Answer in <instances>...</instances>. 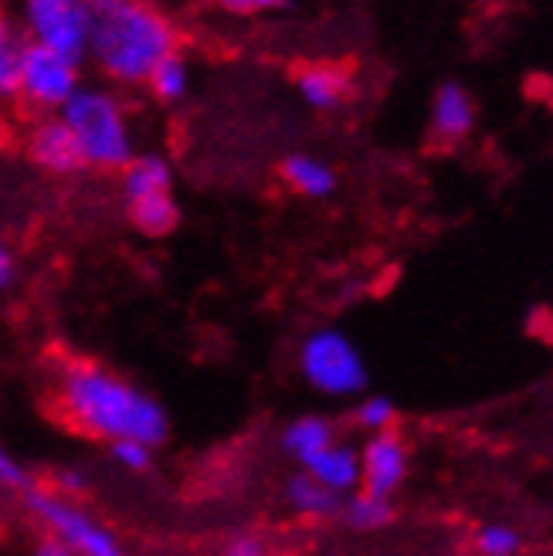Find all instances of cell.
<instances>
[{"mask_svg": "<svg viewBox=\"0 0 553 556\" xmlns=\"http://www.w3.org/2000/svg\"><path fill=\"white\" fill-rule=\"evenodd\" d=\"M275 8H282L279 0H225V4H221V11H228V14H262Z\"/></svg>", "mask_w": 553, "mask_h": 556, "instance_id": "28", "label": "cell"}, {"mask_svg": "<svg viewBox=\"0 0 553 556\" xmlns=\"http://www.w3.org/2000/svg\"><path fill=\"white\" fill-rule=\"evenodd\" d=\"M120 184H123L126 204L143 201V198H160V193H174V163L153 150L136 153L120 170Z\"/></svg>", "mask_w": 553, "mask_h": 556, "instance_id": "12", "label": "cell"}, {"mask_svg": "<svg viewBox=\"0 0 553 556\" xmlns=\"http://www.w3.org/2000/svg\"><path fill=\"white\" fill-rule=\"evenodd\" d=\"M147 89L160 105H177V102H184L190 96V65H187V59L180 51L171 54V59H163L150 72Z\"/></svg>", "mask_w": 553, "mask_h": 556, "instance_id": "20", "label": "cell"}, {"mask_svg": "<svg viewBox=\"0 0 553 556\" xmlns=\"http://www.w3.org/2000/svg\"><path fill=\"white\" fill-rule=\"evenodd\" d=\"M279 177L292 193H299V198H306V201L334 198L337 184H340L334 166L319 160L316 153H289L279 166Z\"/></svg>", "mask_w": 553, "mask_h": 556, "instance_id": "14", "label": "cell"}, {"mask_svg": "<svg viewBox=\"0 0 553 556\" xmlns=\"http://www.w3.org/2000/svg\"><path fill=\"white\" fill-rule=\"evenodd\" d=\"M221 556H272V546L262 533H235L221 546Z\"/></svg>", "mask_w": 553, "mask_h": 556, "instance_id": "25", "label": "cell"}, {"mask_svg": "<svg viewBox=\"0 0 553 556\" xmlns=\"http://www.w3.org/2000/svg\"><path fill=\"white\" fill-rule=\"evenodd\" d=\"M476 99L468 92L462 81H441L431 96V109H428V129H431V139L438 143H462L465 136H473L476 129Z\"/></svg>", "mask_w": 553, "mask_h": 556, "instance_id": "10", "label": "cell"}, {"mask_svg": "<svg viewBox=\"0 0 553 556\" xmlns=\"http://www.w3.org/2000/svg\"><path fill=\"white\" fill-rule=\"evenodd\" d=\"M59 119L75 136L81 163L92 166V170H123L140 153L129 109L123 96L109 86H86L81 81V89L68 99Z\"/></svg>", "mask_w": 553, "mask_h": 556, "instance_id": "3", "label": "cell"}, {"mask_svg": "<svg viewBox=\"0 0 553 556\" xmlns=\"http://www.w3.org/2000/svg\"><path fill=\"white\" fill-rule=\"evenodd\" d=\"M24 506L38 519L51 543H59L72 556H126L113 526L102 522L92 509L51 489L32 485L24 492Z\"/></svg>", "mask_w": 553, "mask_h": 556, "instance_id": "5", "label": "cell"}, {"mask_svg": "<svg viewBox=\"0 0 553 556\" xmlns=\"http://www.w3.org/2000/svg\"><path fill=\"white\" fill-rule=\"evenodd\" d=\"M361 455V492L394 498L411 476V448L398 431L367 434L356 448Z\"/></svg>", "mask_w": 553, "mask_h": 556, "instance_id": "8", "label": "cell"}, {"mask_svg": "<svg viewBox=\"0 0 553 556\" xmlns=\"http://www.w3.org/2000/svg\"><path fill=\"white\" fill-rule=\"evenodd\" d=\"M24 35L14 17L0 14V102L17 99V78H21V59H24Z\"/></svg>", "mask_w": 553, "mask_h": 556, "instance_id": "19", "label": "cell"}, {"mask_svg": "<svg viewBox=\"0 0 553 556\" xmlns=\"http://www.w3.org/2000/svg\"><path fill=\"white\" fill-rule=\"evenodd\" d=\"M180 51L177 21L147 0H96L86 62L120 89L147 86L150 72Z\"/></svg>", "mask_w": 553, "mask_h": 556, "instance_id": "2", "label": "cell"}, {"mask_svg": "<svg viewBox=\"0 0 553 556\" xmlns=\"http://www.w3.org/2000/svg\"><path fill=\"white\" fill-rule=\"evenodd\" d=\"M337 428L329 417L323 414H302V417H292V421L282 428V452L299 465V468H310L329 444H337Z\"/></svg>", "mask_w": 553, "mask_h": 556, "instance_id": "13", "label": "cell"}, {"mask_svg": "<svg viewBox=\"0 0 553 556\" xmlns=\"http://www.w3.org/2000/svg\"><path fill=\"white\" fill-rule=\"evenodd\" d=\"M8 139V119H4V113H0V143Z\"/></svg>", "mask_w": 553, "mask_h": 556, "instance_id": "30", "label": "cell"}, {"mask_svg": "<svg viewBox=\"0 0 553 556\" xmlns=\"http://www.w3.org/2000/svg\"><path fill=\"white\" fill-rule=\"evenodd\" d=\"M35 482H32V471H27L4 444H0V489H17V492H27Z\"/></svg>", "mask_w": 553, "mask_h": 556, "instance_id": "26", "label": "cell"}, {"mask_svg": "<svg viewBox=\"0 0 553 556\" xmlns=\"http://www.w3.org/2000/svg\"><path fill=\"white\" fill-rule=\"evenodd\" d=\"M343 526L356 536H374V533H384L387 526L394 522L398 509H394V498H380V495H370V492H353L340 503V513Z\"/></svg>", "mask_w": 553, "mask_h": 556, "instance_id": "17", "label": "cell"}, {"mask_svg": "<svg viewBox=\"0 0 553 556\" xmlns=\"http://www.w3.org/2000/svg\"><path fill=\"white\" fill-rule=\"evenodd\" d=\"M353 72L340 62H310L296 72V92L316 113H337L353 99Z\"/></svg>", "mask_w": 553, "mask_h": 556, "instance_id": "11", "label": "cell"}, {"mask_svg": "<svg viewBox=\"0 0 553 556\" xmlns=\"http://www.w3.org/2000/svg\"><path fill=\"white\" fill-rule=\"evenodd\" d=\"M282 498H286V506H289L299 519H310V522H326V519H334V516L340 513V503H343L340 495H334L329 489H323L313 476H306V471H296V476L286 482Z\"/></svg>", "mask_w": 553, "mask_h": 556, "instance_id": "16", "label": "cell"}, {"mask_svg": "<svg viewBox=\"0 0 553 556\" xmlns=\"http://www.w3.org/2000/svg\"><path fill=\"white\" fill-rule=\"evenodd\" d=\"M54 407L78 434L116 444L136 441L156 452L171 438V417L150 391L96 359H68L54 374Z\"/></svg>", "mask_w": 553, "mask_h": 556, "instance_id": "1", "label": "cell"}, {"mask_svg": "<svg viewBox=\"0 0 553 556\" xmlns=\"http://www.w3.org/2000/svg\"><path fill=\"white\" fill-rule=\"evenodd\" d=\"M17 282V255L14 248L8 244V238L0 235V292L11 289Z\"/></svg>", "mask_w": 553, "mask_h": 556, "instance_id": "27", "label": "cell"}, {"mask_svg": "<svg viewBox=\"0 0 553 556\" xmlns=\"http://www.w3.org/2000/svg\"><path fill=\"white\" fill-rule=\"evenodd\" d=\"M129 214V225L140 238H167L177 231L180 225V204L174 193H160V198H143V201H133L126 204Z\"/></svg>", "mask_w": 553, "mask_h": 556, "instance_id": "18", "label": "cell"}, {"mask_svg": "<svg viewBox=\"0 0 553 556\" xmlns=\"http://www.w3.org/2000/svg\"><path fill=\"white\" fill-rule=\"evenodd\" d=\"M296 367L310 391L337 401L361 397L370 383V370L361 346L337 326H319L310 337H302L296 350Z\"/></svg>", "mask_w": 553, "mask_h": 556, "instance_id": "4", "label": "cell"}, {"mask_svg": "<svg viewBox=\"0 0 553 556\" xmlns=\"http://www.w3.org/2000/svg\"><path fill=\"white\" fill-rule=\"evenodd\" d=\"M92 489V476H89V468H81V465H65V468H59L54 471V489L51 492H59V495H65V498H78L86 495Z\"/></svg>", "mask_w": 553, "mask_h": 556, "instance_id": "24", "label": "cell"}, {"mask_svg": "<svg viewBox=\"0 0 553 556\" xmlns=\"http://www.w3.org/2000/svg\"><path fill=\"white\" fill-rule=\"evenodd\" d=\"M24 150H27V160H32L45 174L72 177L78 170H86L75 136L68 132V126L59 116H38L32 126H27Z\"/></svg>", "mask_w": 553, "mask_h": 556, "instance_id": "9", "label": "cell"}, {"mask_svg": "<svg viewBox=\"0 0 553 556\" xmlns=\"http://www.w3.org/2000/svg\"><path fill=\"white\" fill-rule=\"evenodd\" d=\"M17 27L27 45H38L68 62L86 65L92 4L89 0H24Z\"/></svg>", "mask_w": 553, "mask_h": 556, "instance_id": "6", "label": "cell"}, {"mask_svg": "<svg viewBox=\"0 0 553 556\" xmlns=\"http://www.w3.org/2000/svg\"><path fill=\"white\" fill-rule=\"evenodd\" d=\"M353 421L361 425L367 434L394 431V425H398V404L391 397H384V394H367V397L356 401Z\"/></svg>", "mask_w": 553, "mask_h": 556, "instance_id": "22", "label": "cell"}, {"mask_svg": "<svg viewBox=\"0 0 553 556\" xmlns=\"http://www.w3.org/2000/svg\"><path fill=\"white\" fill-rule=\"evenodd\" d=\"M109 458H113L123 471H129V476H143V471H150V465H153V452L147 444H136V441L109 444Z\"/></svg>", "mask_w": 553, "mask_h": 556, "instance_id": "23", "label": "cell"}, {"mask_svg": "<svg viewBox=\"0 0 553 556\" xmlns=\"http://www.w3.org/2000/svg\"><path fill=\"white\" fill-rule=\"evenodd\" d=\"M523 546H527L523 543V533L516 530V526L500 522V519L476 526V533H473L476 556H519Z\"/></svg>", "mask_w": 553, "mask_h": 556, "instance_id": "21", "label": "cell"}, {"mask_svg": "<svg viewBox=\"0 0 553 556\" xmlns=\"http://www.w3.org/2000/svg\"><path fill=\"white\" fill-rule=\"evenodd\" d=\"M78 89H81V65L78 62H68V59H62V54L45 51L38 45L24 48L17 99L27 109H35L38 116H59Z\"/></svg>", "mask_w": 553, "mask_h": 556, "instance_id": "7", "label": "cell"}, {"mask_svg": "<svg viewBox=\"0 0 553 556\" xmlns=\"http://www.w3.org/2000/svg\"><path fill=\"white\" fill-rule=\"evenodd\" d=\"M32 556H72L68 549H62L59 543H51V540H41L35 549H32Z\"/></svg>", "mask_w": 553, "mask_h": 556, "instance_id": "29", "label": "cell"}, {"mask_svg": "<svg viewBox=\"0 0 553 556\" xmlns=\"http://www.w3.org/2000/svg\"><path fill=\"white\" fill-rule=\"evenodd\" d=\"M302 471L313 476L323 489H329L340 498L361 492V455H356V444H350V441L329 444V448Z\"/></svg>", "mask_w": 553, "mask_h": 556, "instance_id": "15", "label": "cell"}]
</instances>
